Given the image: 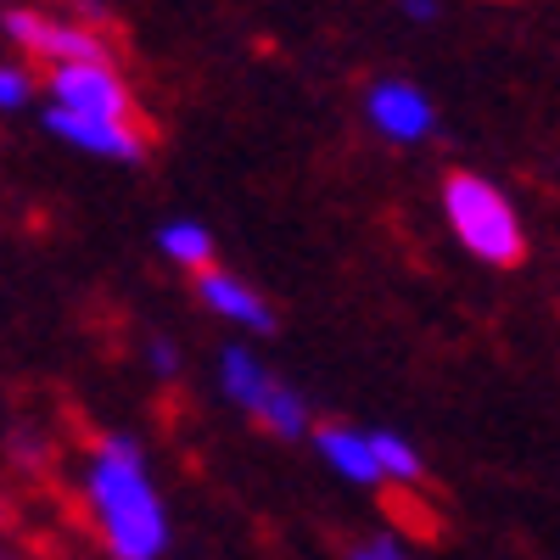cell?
Returning <instances> with one entry per match:
<instances>
[{
	"instance_id": "cell-10",
	"label": "cell",
	"mask_w": 560,
	"mask_h": 560,
	"mask_svg": "<svg viewBox=\"0 0 560 560\" xmlns=\"http://www.w3.org/2000/svg\"><path fill=\"white\" fill-rule=\"evenodd\" d=\"M158 253L174 264V269H213L219 264V247H213V230L197 224V219H168L158 224Z\"/></svg>"
},
{
	"instance_id": "cell-15",
	"label": "cell",
	"mask_w": 560,
	"mask_h": 560,
	"mask_svg": "<svg viewBox=\"0 0 560 560\" xmlns=\"http://www.w3.org/2000/svg\"><path fill=\"white\" fill-rule=\"evenodd\" d=\"M147 370H152L158 382H174V376H179V348H174L168 337H152V342H147Z\"/></svg>"
},
{
	"instance_id": "cell-7",
	"label": "cell",
	"mask_w": 560,
	"mask_h": 560,
	"mask_svg": "<svg viewBox=\"0 0 560 560\" xmlns=\"http://www.w3.org/2000/svg\"><path fill=\"white\" fill-rule=\"evenodd\" d=\"M364 118L370 129H376L382 140H393V147H420V140L438 135V107L420 84L409 79H376L364 90Z\"/></svg>"
},
{
	"instance_id": "cell-8",
	"label": "cell",
	"mask_w": 560,
	"mask_h": 560,
	"mask_svg": "<svg viewBox=\"0 0 560 560\" xmlns=\"http://www.w3.org/2000/svg\"><path fill=\"white\" fill-rule=\"evenodd\" d=\"M197 303L208 308V314H219L224 325H236V331H247V337H269L275 331V308H269V298L253 287V280H242V275H230V269H197Z\"/></svg>"
},
{
	"instance_id": "cell-14",
	"label": "cell",
	"mask_w": 560,
	"mask_h": 560,
	"mask_svg": "<svg viewBox=\"0 0 560 560\" xmlns=\"http://www.w3.org/2000/svg\"><path fill=\"white\" fill-rule=\"evenodd\" d=\"M7 454H12V465H23L28 477H39L45 465H51V443H45V432H39V427H23V432H12Z\"/></svg>"
},
{
	"instance_id": "cell-3",
	"label": "cell",
	"mask_w": 560,
	"mask_h": 560,
	"mask_svg": "<svg viewBox=\"0 0 560 560\" xmlns=\"http://www.w3.org/2000/svg\"><path fill=\"white\" fill-rule=\"evenodd\" d=\"M219 393L236 404L253 427L275 432V438H308L314 432V409L308 398L280 376L275 364H264V353H253L247 342L219 348Z\"/></svg>"
},
{
	"instance_id": "cell-9",
	"label": "cell",
	"mask_w": 560,
	"mask_h": 560,
	"mask_svg": "<svg viewBox=\"0 0 560 560\" xmlns=\"http://www.w3.org/2000/svg\"><path fill=\"white\" fill-rule=\"evenodd\" d=\"M319 459L331 465V471L353 488H382V471H376V454H370V432L359 427H342V420H331V427H314L308 432Z\"/></svg>"
},
{
	"instance_id": "cell-6",
	"label": "cell",
	"mask_w": 560,
	"mask_h": 560,
	"mask_svg": "<svg viewBox=\"0 0 560 560\" xmlns=\"http://www.w3.org/2000/svg\"><path fill=\"white\" fill-rule=\"evenodd\" d=\"M45 129H51L62 147L102 158V163H147L152 135L147 124H113V118H90V113H68V107H45Z\"/></svg>"
},
{
	"instance_id": "cell-2",
	"label": "cell",
	"mask_w": 560,
	"mask_h": 560,
	"mask_svg": "<svg viewBox=\"0 0 560 560\" xmlns=\"http://www.w3.org/2000/svg\"><path fill=\"white\" fill-rule=\"evenodd\" d=\"M443 219L454 230V242L488 269H516L527 258V224L510 202L504 185L488 174H448L443 179Z\"/></svg>"
},
{
	"instance_id": "cell-16",
	"label": "cell",
	"mask_w": 560,
	"mask_h": 560,
	"mask_svg": "<svg viewBox=\"0 0 560 560\" xmlns=\"http://www.w3.org/2000/svg\"><path fill=\"white\" fill-rule=\"evenodd\" d=\"M398 7H404V18H409V23H438L443 0H398Z\"/></svg>"
},
{
	"instance_id": "cell-13",
	"label": "cell",
	"mask_w": 560,
	"mask_h": 560,
	"mask_svg": "<svg viewBox=\"0 0 560 560\" xmlns=\"http://www.w3.org/2000/svg\"><path fill=\"white\" fill-rule=\"evenodd\" d=\"M0 560H34V549L23 544V510L7 488H0Z\"/></svg>"
},
{
	"instance_id": "cell-1",
	"label": "cell",
	"mask_w": 560,
	"mask_h": 560,
	"mask_svg": "<svg viewBox=\"0 0 560 560\" xmlns=\"http://www.w3.org/2000/svg\"><path fill=\"white\" fill-rule=\"evenodd\" d=\"M79 510L107 560H163L174 544V522L152 459L129 432H102L79 459Z\"/></svg>"
},
{
	"instance_id": "cell-4",
	"label": "cell",
	"mask_w": 560,
	"mask_h": 560,
	"mask_svg": "<svg viewBox=\"0 0 560 560\" xmlns=\"http://www.w3.org/2000/svg\"><path fill=\"white\" fill-rule=\"evenodd\" d=\"M0 28H7V39L23 51V62H107L113 45L102 28H90L68 12H39V7H12L7 18H0Z\"/></svg>"
},
{
	"instance_id": "cell-5",
	"label": "cell",
	"mask_w": 560,
	"mask_h": 560,
	"mask_svg": "<svg viewBox=\"0 0 560 560\" xmlns=\"http://www.w3.org/2000/svg\"><path fill=\"white\" fill-rule=\"evenodd\" d=\"M45 96L51 107H68V113H90V118H113V124H140V107H135V90L129 79L118 73V62H57L51 79H45Z\"/></svg>"
},
{
	"instance_id": "cell-17",
	"label": "cell",
	"mask_w": 560,
	"mask_h": 560,
	"mask_svg": "<svg viewBox=\"0 0 560 560\" xmlns=\"http://www.w3.org/2000/svg\"><path fill=\"white\" fill-rule=\"evenodd\" d=\"M382 555H387V560H415V555H409L398 538H382Z\"/></svg>"
},
{
	"instance_id": "cell-11",
	"label": "cell",
	"mask_w": 560,
	"mask_h": 560,
	"mask_svg": "<svg viewBox=\"0 0 560 560\" xmlns=\"http://www.w3.org/2000/svg\"><path fill=\"white\" fill-rule=\"evenodd\" d=\"M370 454H376L382 488H420V482H427V459H420V448L404 432L376 427V432H370Z\"/></svg>"
},
{
	"instance_id": "cell-12",
	"label": "cell",
	"mask_w": 560,
	"mask_h": 560,
	"mask_svg": "<svg viewBox=\"0 0 560 560\" xmlns=\"http://www.w3.org/2000/svg\"><path fill=\"white\" fill-rule=\"evenodd\" d=\"M39 96V79H34V62H0V113H23L34 107Z\"/></svg>"
}]
</instances>
